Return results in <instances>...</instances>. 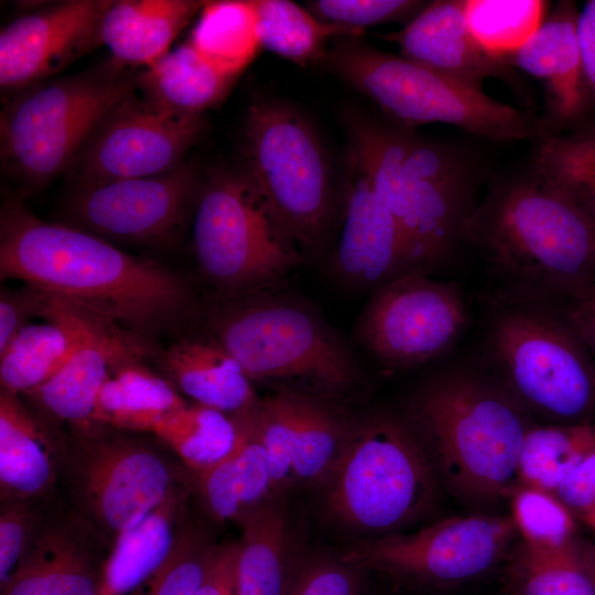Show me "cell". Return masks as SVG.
Wrapping results in <instances>:
<instances>
[{
    "instance_id": "8d00e7d4",
    "label": "cell",
    "mask_w": 595,
    "mask_h": 595,
    "mask_svg": "<svg viewBox=\"0 0 595 595\" xmlns=\"http://www.w3.org/2000/svg\"><path fill=\"white\" fill-rule=\"evenodd\" d=\"M508 574L513 595H595V553L577 541L551 552L523 545Z\"/></svg>"
},
{
    "instance_id": "d590c367",
    "label": "cell",
    "mask_w": 595,
    "mask_h": 595,
    "mask_svg": "<svg viewBox=\"0 0 595 595\" xmlns=\"http://www.w3.org/2000/svg\"><path fill=\"white\" fill-rule=\"evenodd\" d=\"M166 444L192 473L210 468L236 446V419L202 404L185 405L165 414L151 432Z\"/></svg>"
},
{
    "instance_id": "9a60e30c",
    "label": "cell",
    "mask_w": 595,
    "mask_h": 595,
    "mask_svg": "<svg viewBox=\"0 0 595 595\" xmlns=\"http://www.w3.org/2000/svg\"><path fill=\"white\" fill-rule=\"evenodd\" d=\"M204 115L162 110L126 96L99 123L69 167L75 185L164 174L180 164L204 129Z\"/></svg>"
},
{
    "instance_id": "83f0119b",
    "label": "cell",
    "mask_w": 595,
    "mask_h": 595,
    "mask_svg": "<svg viewBox=\"0 0 595 595\" xmlns=\"http://www.w3.org/2000/svg\"><path fill=\"white\" fill-rule=\"evenodd\" d=\"M240 524L236 595H289L300 554L292 547L283 495L250 512Z\"/></svg>"
},
{
    "instance_id": "681fc988",
    "label": "cell",
    "mask_w": 595,
    "mask_h": 595,
    "mask_svg": "<svg viewBox=\"0 0 595 595\" xmlns=\"http://www.w3.org/2000/svg\"><path fill=\"white\" fill-rule=\"evenodd\" d=\"M562 304L595 359V282Z\"/></svg>"
},
{
    "instance_id": "f1b7e54d",
    "label": "cell",
    "mask_w": 595,
    "mask_h": 595,
    "mask_svg": "<svg viewBox=\"0 0 595 595\" xmlns=\"http://www.w3.org/2000/svg\"><path fill=\"white\" fill-rule=\"evenodd\" d=\"M43 293L41 316L47 322L26 324L0 353L1 389L18 394L36 389L63 366L79 339L73 303Z\"/></svg>"
},
{
    "instance_id": "ba28073f",
    "label": "cell",
    "mask_w": 595,
    "mask_h": 595,
    "mask_svg": "<svg viewBox=\"0 0 595 595\" xmlns=\"http://www.w3.org/2000/svg\"><path fill=\"white\" fill-rule=\"evenodd\" d=\"M324 61L398 127L446 123L495 141H538L548 136L540 115L504 104L351 36L328 48Z\"/></svg>"
},
{
    "instance_id": "9c48e42d",
    "label": "cell",
    "mask_w": 595,
    "mask_h": 595,
    "mask_svg": "<svg viewBox=\"0 0 595 595\" xmlns=\"http://www.w3.org/2000/svg\"><path fill=\"white\" fill-rule=\"evenodd\" d=\"M137 88V76L109 66L43 82L1 111V163L29 188L69 170L105 117Z\"/></svg>"
},
{
    "instance_id": "30bf717a",
    "label": "cell",
    "mask_w": 595,
    "mask_h": 595,
    "mask_svg": "<svg viewBox=\"0 0 595 595\" xmlns=\"http://www.w3.org/2000/svg\"><path fill=\"white\" fill-rule=\"evenodd\" d=\"M197 198L193 251L216 294L272 289L302 261L299 246L244 170L212 171Z\"/></svg>"
},
{
    "instance_id": "cb8c5ba5",
    "label": "cell",
    "mask_w": 595,
    "mask_h": 595,
    "mask_svg": "<svg viewBox=\"0 0 595 595\" xmlns=\"http://www.w3.org/2000/svg\"><path fill=\"white\" fill-rule=\"evenodd\" d=\"M155 357L164 376L196 404L231 415L258 399L239 363L204 329L180 334Z\"/></svg>"
},
{
    "instance_id": "b9f144b4",
    "label": "cell",
    "mask_w": 595,
    "mask_h": 595,
    "mask_svg": "<svg viewBox=\"0 0 595 595\" xmlns=\"http://www.w3.org/2000/svg\"><path fill=\"white\" fill-rule=\"evenodd\" d=\"M367 572L342 554L306 552L299 556L289 595H363Z\"/></svg>"
},
{
    "instance_id": "8992f818",
    "label": "cell",
    "mask_w": 595,
    "mask_h": 595,
    "mask_svg": "<svg viewBox=\"0 0 595 595\" xmlns=\"http://www.w3.org/2000/svg\"><path fill=\"white\" fill-rule=\"evenodd\" d=\"M198 316L251 382L279 383L324 400L347 393L360 380L349 348L321 315L271 289L216 294L201 304Z\"/></svg>"
},
{
    "instance_id": "f546056e",
    "label": "cell",
    "mask_w": 595,
    "mask_h": 595,
    "mask_svg": "<svg viewBox=\"0 0 595 595\" xmlns=\"http://www.w3.org/2000/svg\"><path fill=\"white\" fill-rule=\"evenodd\" d=\"M127 357L113 363L100 389L91 421L125 432L151 433L169 412L187 403L163 375Z\"/></svg>"
},
{
    "instance_id": "44dd1931",
    "label": "cell",
    "mask_w": 595,
    "mask_h": 595,
    "mask_svg": "<svg viewBox=\"0 0 595 595\" xmlns=\"http://www.w3.org/2000/svg\"><path fill=\"white\" fill-rule=\"evenodd\" d=\"M383 37L396 43L404 58L464 86L483 90L486 79L498 78L526 96L513 67L473 34L465 0L432 1L402 30Z\"/></svg>"
},
{
    "instance_id": "60d3db41",
    "label": "cell",
    "mask_w": 595,
    "mask_h": 595,
    "mask_svg": "<svg viewBox=\"0 0 595 595\" xmlns=\"http://www.w3.org/2000/svg\"><path fill=\"white\" fill-rule=\"evenodd\" d=\"M513 493L512 520L526 548L551 552L577 541L571 511L553 493L526 485Z\"/></svg>"
},
{
    "instance_id": "ee69618b",
    "label": "cell",
    "mask_w": 595,
    "mask_h": 595,
    "mask_svg": "<svg viewBox=\"0 0 595 595\" xmlns=\"http://www.w3.org/2000/svg\"><path fill=\"white\" fill-rule=\"evenodd\" d=\"M40 499L1 501L0 509V587L25 554L45 512Z\"/></svg>"
},
{
    "instance_id": "603a6c76",
    "label": "cell",
    "mask_w": 595,
    "mask_h": 595,
    "mask_svg": "<svg viewBox=\"0 0 595 595\" xmlns=\"http://www.w3.org/2000/svg\"><path fill=\"white\" fill-rule=\"evenodd\" d=\"M66 436L20 394L0 391V500L42 499L62 470Z\"/></svg>"
},
{
    "instance_id": "484cf974",
    "label": "cell",
    "mask_w": 595,
    "mask_h": 595,
    "mask_svg": "<svg viewBox=\"0 0 595 595\" xmlns=\"http://www.w3.org/2000/svg\"><path fill=\"white\" fill-rule=\"evenodd\" d=\"M192 491L183 482L109 549L101 595L133 594L166 560L188 516Z\"/></svg>"
},
{
    "instance_id": "7402d4cb",
    "label": "cell",
    "mask_w": 595,
    "mask_h": 595,
    "mask_svg": "<svg viewBox=\"0 0 595 595\" xmlns=\"http://www.w3.org/2000/svg\"><path fill=\"white\" fill-rule=\"evenodd\" d=\"M577 17L574 2L560 1L530 37L505 56L511 67L542 84L544 112L540 116L548 136L560 134L563 127L577 122L588 109Z\"/></svg>"
},
{
    "instance_id": "5bb4252c",
    "label": "cell",
    "mask_w": 595,
    "mask_h": 595,
    "mask_svg": "<svg viewBox=\"0 0 595 595\" xmlns=\"http://www.w3.org/2000/svg\"><path fill=\"white\" fill-rule=\"evenodd\" d=\"M469 322L466 299L456 284L409 273L374 291L357 335L383 366L405 369L446 353Z\"/></svg>"
},
{
    "instance_id": "ab89813d",
    "label": "cell",
    "mask_w": 595,
    "mask_h": 595,
    "mask_svg": "<svg viewBox=\"0 0 595 595\" xmlns=\"http://www.w3.org/2000/svg\"><path fill=\"white\" fill-rule=\"evenodd\" d=\"M215 545L188 513L166 560L133 595H199Z\"/></svg>"
},
{
    "instance_id": "3957f363",
    "label": "cell",
    "mask_w": 595,
    "mask_h": 595,
    "mask_svg": "<svg viewBox=\"0 0 595 595\" xmlns=\"http://www.w3.org/2000/svg\"><path fill=\"white\" fill-rule=\"evenodd\" d=\"M349 155L405 240L414 270L429 274L463 242L477 171L466 154L401 127L348 118Z\"/></svg>"
},
{
    "instance_id": "6da1fadb",
    "label": "cell",
    "mask_w": 595,
    "mask_h": 595,
    "mask_svg": "<svg viewBox=\"0 0 595 595\" xmlns=\"http://www.w3.org/2000/svg\"><path fill=\"white\" fill-rule=\"evenodd\" d=\"M0 273L74 301L147 339L183 332L201 309L178 273L84 229L46 223L20 197L1 206Z\"/></svg>"
},
{
    "instance_id": "f907efd6",
    "label": "cell",
    "mask_w": 595,
    "mask_h": 595,
    "mask_svg": "<svg viewBox=\"0 0 595 595\" xmlns=\"http://www.w3.org/2000/svg\"><path fill=\"white\" fill-rule=\"evenodd\" d=\"M585 518L591 522V524L595 528V510L589 512L585 516Z\"/></svg>"
},
{
    "instance_id": "7a4b0ae2",
    "label": "cell",
    "mask_w": 595,
    "mask_h": 595,
    "mask_svg": "<svg viewBox=\"0 0 595 595\" xmlns=\"http://www.w3.org/2000/svg\"><path fill=\"white\" fill-rule=\"evenodd\" d=\"M499 291L565 303L595 282V223L533 167L488 185L463 225Z\"/></svg>"
},
{
    "instance_id": "c3c4849f",
    "label": "cell",
    "mask_w": 595,
    "mask_h": 595,
    "mask_svg": "<svg viewBox=\"0 0 595 595\" xmlns=\"http://www.w3.org/2000/svg\"><path fill=\"white\" fill-rule=\"evenodd\" d=\"M588 108L595 107V0H587L576 23Z\"/></svg>"
},
{
    "instance_id": "7bdbcfd3",
    "label": "cell",
    "mask_w": 595,
    "mask_h": 595,
    "mask_svg": "<svg viewBox=\"0 0 595 595\" xmlns=\"http://www.w3.org/2000/svg\"><path fill=\"white\" fill-rule=\"evenodd\" d=\"M425 3L412 0H315L306 9L324 23L363 31L365 26L412 20Z\"/></svg>"
},
{
    "instance_id": "52a82bcc",
    "label": "cell",
    "mask_w": 595,
    "mask_h": 595,
    "mask_svg": "<svg viewBox=\"0 0 595 595\" xmlns=\"http://www.w3.org/2000/svg\"><path fill=\"white\" fill-rule=\"evenodd\" d=\"M437 473L411 424L389 414L369 416L350 430L324 479V508L355 532L391 534L433 506Z\"/></svg>"
},
{
    "instance_id": "bcb514c9",
    "label": "cell",
    "mask_w": 595,
    "mask_h": 595,
    "mask_svg": "<svg viewBox=\"0 0 595 595\" xmlns=\"http://www.w3.org/2000/svg\"><path fill=\"white\" fill-rule=\"evenodd\" d=\"M553 494L570 511L585 517L595 510V452L576 466Z\"/></svg>"
},
{
    "instance_id": "ac0fdd59",
    "label": "cell",
    "mask_w": 595,
    "mask_h": 595,
    "mask_svg": "<svg viewBox=\"0 0 595 595\" xmlns=\"http://www.w3.org/2000/svg\"><path fill=\"white\" fill-rule=\"evenodd\" d=\"M71 302L79 325V339L63 366L24 396L48 421L74 428L91 422L100 389L113 363L127 357H147L155 348L149 345V339Z\"/></svg>"
},
{
    "instance_id": "f35d334b",
    "label": "cell",
    "mask_w": 595,
    "mask_h": 595,
    "mask_svg": "<svg viewBox=\"0 0 595 595\" xmlns=\"http://www.w3.org/2000/svg\"><path fill=\"white\" fill-rule=\"evenodd\" d=\"M541 0H465L468 25L489 52L507 56L523 44L548 13Z\"/></svg>"
},
{
    "instance_id": "5b68a950",
    "label": "cell",
    "mask_w": 595,
    "mask_h": 595,
    "mask_svg": "<svg viewBox=\"0 0 595 595\" xmlns=\"http://www.w3.org/2000/svg\"><path fill=\"white\" fill-rule=\"evenodd\" d=\"M409 414L437 476L456 496L490 502L518 479L532 423L493 379L467 371L442 375L420 389Z\"/></svg>"
},
{
    "instance_id": "4fadbf2b",
    "label": "cell",
    "mask_w": 595,
    "mask_h": 595,
    "mask_svg": "<svg viewBox=\"0 0 595 595\" xmlns=\"http://www.w3.org/2000/svg\"><path fill=\"white\" fill-rule=\"evenodd\" d=\"M516 531L508 517H453L408 533L372 537L342 555L366 571L424 586L464 583L490 571Z\"/></svg>"
},
{
    "instance_id": "8fae6325",
    "label": "cell",
    "mask_w": 595,
    "mask_h": 595,
    "mask_svg": "<svg viewBox=\"0 0 595 595\" xmlns=\"http://www.w3.org/2000/svg\"><path fill=\"white\" fill-rule=\"evenodd\" d=\"M244 171L299 247L317 250L332 213V178L311 125L286 105L260 100L247 113Z\"/></svg>"
},
{
    "instance_id": "4316f807",
    "label": "cell",
    "mask_w": 595,
    "mask_h": 595,
    "mask_svg": "<svg viewBox=\"0 0 595 595\" xmlns=\"http://www.w3.org/2000/svg\"><path fill=\"white\" fill-rule=\"evenodd\" d=\"M197 0H120L105 11L99 37L112 63L149 67L167 52L172 42L203 9Z\"/></svg>"
},
{
    "instance_id": "7c38bea8",
    "label": "cell",
    "mask_w": 595,
    "mask_h": 595,
    "mask_svg": "<svg viewBox=\"0 0 595 595\" xmlns=\"http://www.w3.org/2000/svg\"><path fill=\"white\" fill-rule=\"evenodd\" d=\"M62 470L73 510L110 545L181 483L154 447L94 421L71 428Z\"/></svg>"
},
{
    "instance_id": "d4e9b609",
    "label": "cell",
    "mask_w": 595,
    "mask_h": 595,
    "mask_svg": "<svg viewBox=\"0 0 595 595\" xmlns=\"http://www.w3.org/2000/svg\"><path fill=\"white\" fill-rule=\"evenodd\" d=\"M252 405L231 414L239 429L234 450L210 468L193 473L205 509L218 522L240 523L246 516L275 497Z\"/></svg>"
},
{
    "instance_id": "7dc6e473",
    "label": "cell",
    "mask_w": 595,
    "mask_h": 595,
    "mask_svg": "<svg viewBox=\"0 0 595 595\" xmlns=\"http://www.w3.org/2000/svg\"><path fill=\"white\" fill-rule=\"evenodd\" d=\"M237 549V541L215 545L199 595H236Z\"/></svg>"
},
{
    "instance_id": "4dcf8cb0",
    "label": "cell",
    "mask_w": 595,
    "mask_h": 595,
    "mask_svg": "<svg viewBox=\"0 0 595 595\" xmlns=\"http://www.w3.org/2000/svg\"><path fill=\"white\" fill-rule=\"evenodd\" d=\"M235 79L213 67L186 40L137 76V90L162 110L195 116L220 102Z\"/></svg>"
},
{
    "instance_id": "277c9868",
    "label": "cell",
    "mask_w": 595,
    "mask_h": 595,
    "mask_svg": "<svg viewBox=\"0 0 595 595\" xmlns=\"http://www.w3.org/2000/svg\"><path fill=\"white\" fill-rule=\"evenodd\" d=\"M482 360L528 414L553 424L595 420V359L562 303L489 295Z\"/></svg>"
},
{
    "instance_id": "d6a6232c",
    "label": "cell",
    "mask_w": 595,
    "mask_h": 595,
    "mask_svg": "<svg viewBox=\"0 0 595 595\" xmlns=\"http://www.w3.org/2000/svg\"><path fill=\"white\" fill-rule=\"evenodd\" d=\"M595 452V420L573 424H531L518 463L523 485L554 493Z\"/></svg>"
},
{
    "instance_id": "f6af8a7d",
    "label": "cell",
    "mask_w": 595,
    "mask_h": 595,
    "mask_svg": "<svg viewBox=\"0 0 595 595\" xmlns=\"http://www.w3.org/2000/svg\"><path fill=\"white\" fill-rule=\"evenodd\" d=\"M43 291L26 284L19 290H1L0 294V353L14 336L29 324V318L42 314Z\"/></svg>"
},
{
    "instance_id": "1f68e13d",
    "label": "cell",
    "mask_w": 595,
    "mask_h": 595,
    "mask_svg": "<svg viewBox=\"0 0 595 595\" xmlns=\"http://www.w3.org/2000/svg\"><path fill=\"white\" fill-rule=\"evenodd\" d=\"M187 41L213 67L236 78L261 47L255 0L206 2Z\"/></svg>"
},
{
    "instance_id": "836d02e7",
    "label": "cell",
    "mask_w": 595,
    "mask_h": 595,
    "mask_svg": "<svg viewBox=\"0 0 595 595\" xmlns=\"http://www.w3.org/2000/svg\"><path fill=\"white\" fill-rule=\"evenodd\" d=\"M289 391L295 484L323 483L343 451L350 425L324 400Z\"/></svg>"
},
{
    "instance_id": "e575fe53",
    "label": "cell",
    "mask_w": 595,
    "mask_h": 595,
    "mask_svg": "<svg viewBox=\"0 0 595 595\" xmlns=\"http://www.w3.org/2000/svg\"><path fill=\"white\" fill-rule=\"evenodd\" d=\"M255 6L261 47L302 67L324 60L329 39L360 33L324 23L289 0H255Z\"/></svg>"
},
{
    "instance_id": "74e56055",
    "label": "cell",
    "mask_w": 595,
    "mask_h": 595,
    "mask_svg": "<svg viewBox=\"0 0 595 595\" xmlns=\"http://www.w3.org/2000/svg\"><path fill=\"white\" fill-rule=\"evenodd\" d=\"M532 167L567 193L595 223V129L538 140Z\"/></svg>"
},
{
    "instance_id": "e0dca14e",
    "label": "cell",
    "mask_w": 595,
    "mask_h": 595,
    "mask_svg": "<svg viewBox=\"0 0 595 595\" xmlns=\"http://www.w3.org/2000/svg\"><path fill=\"white\" fill-rule=\"evenodd\" d=\"M110 0H67L25 13L0 33V86L24 89L61 73L100 44Z\"/></svg>"
},
{
    "instance_id": "d6986e66",
    "label": "cell",
    "mask_w": 595,
    "mask_h": 595,
    "mask_svg": "<svg viewBox=\"0 0 595 595\" xmlns=\"http://www.w3.org/2000/svg\"><path fill=\"white\" fill-rule=\"evenodd\" d=\"M109 542L74 510L45 512L0 595H101Z\"/></svg>"
},
{
    "instance_id": "ffe728a7",
    "label": "cell",
    "mask_w": 595,
    "mask_h": 595,
    "mask_svg": "<svg viewBox=\"0 0 595 595\" xmlns=\"http://www.w3.org/2000/svg\"><path fill=\"white\" fill-rule=\"evenodd\" d=\"M333 270L345 284L374 291L402 275L418 273L399 226L350 156Z\"/></svg>"
},
{
    "instance_id": "2e32d148",
    "label": "cell",
    "mask_w": 595,
    "mask_h": 595,
    "mask_svg": "<svg viewBox=\"0 0 595 595\" xmlns=\"http://www.w3.org/2000/svg\"><path fill=\"white\" fill-rule=\"evenodd\" d=\"M196 190V172L182 163L155 176L75 185L68 214L101 238L161 244L183 225Z\"/></svg>"
}]
</instances>
